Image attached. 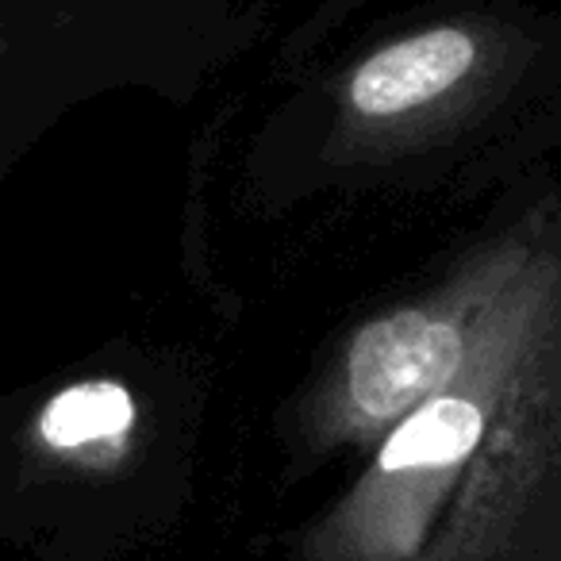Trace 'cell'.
<instances>
[{"mask_svg":"<svg viewBox=\"0 0 561 561\" xmlns=\"http://www.w3.org/2000/svg\"><path fill=\"white\" fill-rule=\"evenodd\" d=\"M481 408L458 397H438L408 415L404 427L392 431L381 450V469H420V466H450L466 458L481 443Z\"/></svg>","mask_w":561,"mask_h":561,"instance_id":"cell-3","label":"cell"},{"mask_svg":"<svg viewBox=\"0 0 561 561\" xmlns=\"http://www.w3.org/2000/svg\"><path fill=\"white\" fill-rule=\"evenodd\" d=\"M461 362V339L427 312H397L369 323L351 346V397L374 420L412 408Z\"/></svg>","mask_w":561,"mask_h":561,"instance_id":"cell-1","label":"cell"},{"mask_svg":"<svg viewBox=\"0 0 561 561\" xmlns=\"http://www.w3.org/2000/svg\"><path fill=\"white\" fill-rule=\"evenodd\" d=\"M473 39L458 27H438L392 43L362 62L351 81V101L366 116H397L458 85L473 66Z\"/></svg>","mask_w":561,"mask_h":561,"instance_id":"cell-2","label":"cell"},{"mask_svg":"<svg viewBox=\"0 0 561 561\" xmlns=\"http://www.w3.org/2000/svg\"><path fill=\"white\" fill-rule=\"evenodd\" d=\"M135 420V404L119 385L112 381H89L58 392L47 404L39 420V431L50 446H85L96 438H112L127 431Z\"/></svg>","mask_w":561,"mask_h":561,"instance_id":"cell-4","label":"cell"}]
</instances>
